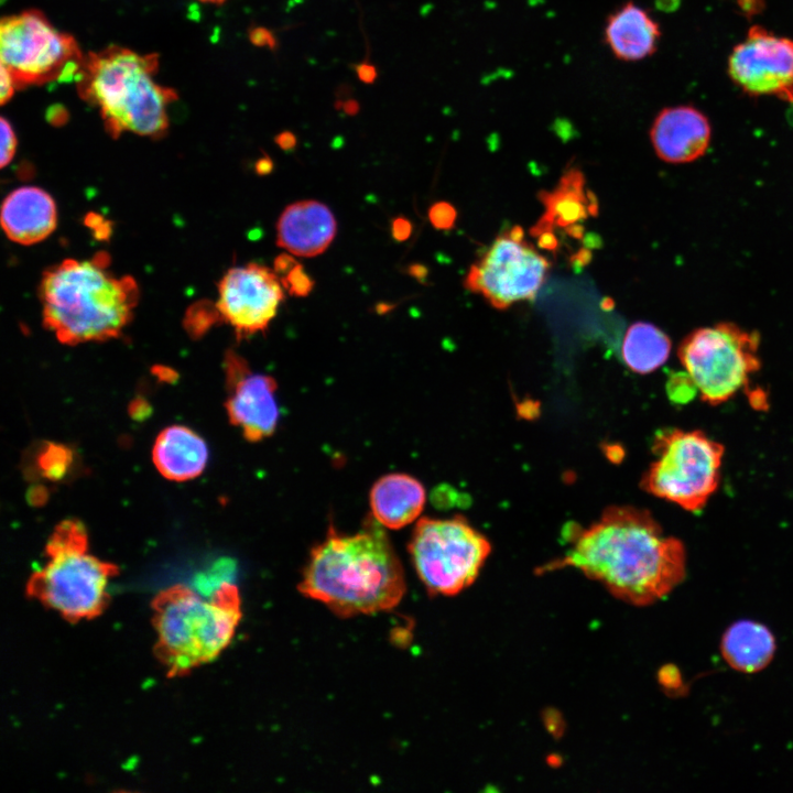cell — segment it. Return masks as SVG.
<instances>
[{"instance_id":"16","label":"cell","mask_w":793,"mask_h":793,"mask_svg":"<svg viewBox=\"0 0 793 793\" xmlns=\"http://www.w3.org/2000/svg\"><path fill=\"white\" fill-rule=\"evenodd\" d=\"M337 230L332 210L317 200H301L285 207L276 222V245L289 253L312 258L323 253Z\"/></svg>"},{"instance_id":"14","label":"cell","mask_w":793,"mask_h":793,"mask_svg":"<svg viewBox=\"0 0 793 793\" xmlns=\"http://www.w3.org/2000/svg\"><path fill=\"white\" fill-rule=\"evenodd\" d=\"M225 372L228 391L225 406L230 423L250 442L271 436L280 416L275 380L252 372L248 362L232 350L226 354Z\"/></svg>"},{"instance_id":"23","label":"cell","mask_w":793,"mask_h":793,"mask_svg":"<svg viewBox=\"0 0 793 793\" xmlns=\"http://www.w3.org/2000/svg\"><path fill=\"white\" fill-rule=\"evenodd\" d=\"M671 340L655 325L647 322L632 324L622 341L623 361L632 371L649 373L660 368L669 358Z\"/></svg>"},{"instance_id":"25","label":"cell","mask_w":793,"mask_h":793,"mask_svg":"<svg viewBox=\"0 0 793 793\" xmlns=\"http://www.w3.org/2000/svg\"><path fill=\"white\" fill-rule=\"evenodd\" d=\"M216 304L200 301L194 304L186 313L185 327L193 336L204 334L213 324L220 321Z\"/></svg>"},{"instance_id":"15","label":"cell","mask_w":793,"mask_h":793,"mask_svg":"<svg viewBox=\"0 0 793 793\" xmlns=\"http://www.w3.org/2000/svg\"><path fill=\"white\" fill-rule=\"evenodd\" d=\"M711 127L706 115L689 105L663 108L654 118L650 140L656 155L673 164L702 157L710 143Z\"/></svg>"},{"instance_id":"37","label":"cell","mask_w":793,"mask_h":793,"mask_svg":"<svg viewBox=\"0 0 793 793\" xmlns=\"http://www.w3.org/2000/svg\"><path fill=\"white\" fill-rule=\"evenodd\" d=\"M539 237V245L548 250H555L557 242L555 236L551 231H544Z\"/></svg>"},{"instance_id":"12","label":"cell","mask_w":793,"mask_h":793,"mask_svg":"<svg viewBox=\"0 0 793 793\" xmlns=\"http://www.w3.org/2000/svg\"><path fill=\"white\" fill-rule=\"evenodd\" d=\"M727 72L750 97L772 96L793 101V40L761 25L749 29L731 51Z\"/></svg>"},{"instance_id":"7","label":"cell","mask_w":793,"mask_h":793,"mask_svg":"<svg viewBox=\"0 0 793 793\" xmlns=\"http://www.w3.org/2000/svg\"><path fill=\"white\" fill-rule=\"evenodd\" d=\"M652 452L656 459L642 488L686 511H700L719 486L724 446L698 430L670 428L655 435Z\"/></svg>"},{"instance_id":"17","label":"cell","mask_w":793,"mask_h":793,"mask_svg":"<svg viewBox=\"0 0 793 793\" xmlns=\"http://www.w3.org/2000/svg\"><path fill=\"white\" fill-rule=\"evenodd\" d=\"M56 222L55 202L40 187H19L3 200L1 226L17 243L29 246L44 240L54 231Z\"/></svg>"},{"instance_id":"9","label":"cell","mask_w":793,"mask_h":793,"mask_svg":"<svg viewBox=\"0 0 793 793\" xmlns=\"http://www.w3.org/2000/svg\"><path fill=\"white\" fill-rule=\"evenodd\" d=\"M409 551L427 591L454 596L476 580L491 545L460 515L422 518L415 525Z\"/></svg>"},{"instance_id":"22","label":"cell","mask_w":793,"mask_h":793,"mask_svg":"<svg viewBox=\"0 0 793 793\" xmlns=\"http://www.w3.org/2000/svg\"><path fill=\"white\" fill-rule=\"evenodd\" d=\"M539 197L545 213L531 229L533 236L551 231L554 226H568L597 211L596 202L584 194V177L576 169L567 171L553 192L540 193Z\"/></svg>"},{"instance_id":"3","label":"cell","mask_w":793,"mask_h":793,"mask_svg":"<svg viewBox=\"0 0 793 793\" xmlns=\"http://www.w3.org/2000/svg\"><path fill=\"white\" fill-rule=\"evenodd\" d=\"M109 257L65 259L40 284L44 326L66 345L115 338L132 318L139 287L130 275L108 270Z\"/></svg>"},{"instance_id":"33","label":"cell","mask_w":793,"mask_h":793,"mask_svg":"<svg viewBox=\"0 0 793 793\" xmlns=\"http://www.w3.org/2000/svg\"><path fill=\"white\" fill-rule=\"evenodd\" d=\"M86 220L87 225L97 232V237H107L110 229L107 227L104 218L96 214H90L87 216Z\"/></svg>"},{"instance_id":"36","label":"cell","mask_w":793,"mask_h":793,"mask_svg":"<svg viewBox=\"0 0 793 793\" xmlns=\"http://www.w3.org/2000/svg\"><path fill=\"white\" fill-rule=\"evenodd\" d=\"M762 4L763 0H738L739 8L747 15L758 13L762 9Z\"/></svg>"},{"instance_id":"41","label":"cell","mask_w":793,"mask_h":793,"mask_svg":"<svg viewBox=\"0 0 793 793\" xmlns=\"http://www.w3.org/2000/svg\"><path fill=\"white\" fill-rule=\"evenodd\" d=\"M198 1L205 2V3H213V4H222L227 0H198Z\"/></svg>"},{"instance_id":"32","label":"cell","mask_w":793,"mask_h":793,"mask_svg":"<svg viewBox=\"0 0 793 793\" xmlns=\"http://www.w3.org/2000/svg\"><path fill=\"white\" fill-rule=\"evenodd\" d=\"M298 262L295 260L293 254L282 253L274 259L273 270L279 275V278H282Z\"/></svg>"},{"instance_id":"13","label":"cell","mask_w":793,"mask_h":793,"mask_svg":"<svg viewBox=\"0 0 793 793\" xmlns=\"http://www.w3.org/2000/svg\"><path fill=\"white\" fill-rule=\"evenodd\" d=\"M279 275L268 267L248 263L229 269L218 283L216 307L237 337L264 332L284 298Z\"/></svg>"},{"instance_id":"5","label":"cell","mask_w":793,"mask_h":793,"mask_svg":"<svg viewBox=\"0 0 793 793\" xmlns=\"http://www.w3.org/2000/svg\"><path fill=\"white\" fill-rule=\"evenodd\" d=\"M154 654L167 677H182L214 661L231 642L241 620L238 587L220 583L209 597L184 584L160 590L151 602Z\"/></svg>"},{"instance_id":"21","label":"cell","mask_w":793,"mask_h":793,"mask_svg":"<svg viewBox=\"0 0 793 793\" xmlns=\"http://www.w3.org/2000/svg\"><path fill=\"white\" fill-rule=\"evenodd\" d=\"M720 650L734 670L756 673L769 665L775 652V639L762 623L739 620L724 633Z\"/></svg>"},{"instance_id":"26","label":"cell","mask_w":793,"mask_h":793,"mask_svg":"<svg viewBox=\"0 0 793 793\" xmlns=\"http://www.w3.org/2000/svg\"><path fill=\"white\" fill-rule=\"evenodd\" d=\"M283 287L293 296L305 297L314 287V281L304 270L303 265L297 263L285 275L280 278Z\"/></svg>"},{"instance_id":"29","label":"cell","mask_w":793,"mask_h":793,"mask_svg":"<svg viewBox=\"0 0 793 793\" xmlns=\"http://www.w3.org/2000/svg\"><path fill=\"white\" fill-rule=\"evenodd\" d=\"M250 42L259 47L275 50L278 41L273 32L264 26H253L249 30Z\"/></svg>"},{"instance_id":"34","label":"cell","mask_w":793,"mask_h":793,"mask_svg":"<svg viewBox=\"0 0 793 793\" xmlns=\"http://www.w3.org/2000/svg\"><path fill=\"white\" fill-rule=\"evenodd\" d=\"M356 73L360 80L370 84L374 82L377 77V70L374 66L369 63H360L356 66Z\"/></svg>"},{"instance_id":"19","label":"cell","mask_w":793,"mask_h":793,"mask_svg":"<svg viewBox=\"0 0 793 793\" xmlns=\"http://www.w3.org/2000/svg\"><path fill=\"white\" fill-rule=\"evenodd\" d=\"M152 459L159 472L174 481L199 476L208 459L205 441L183 425L164 428L155 439Z\"/></svg>"},{"instance_id":"10","label":"cell","mask_w":793,"mask_h":793,"mask_svg":"<svg viewBox=\"0 0 793 793\" xmlns=\"http://www.w3.org/2000/svg\"><path fill=\"white\" fill-rule=\"evenodd\" d=\"M84 56L76 40L39 10L1 20L0 62L17 88L75 79Z\"/></svg>"},{"instance_id":"18","label":"cell","mask_w":793,"mask_h":793,"mask_svg":"<svg viewBox=\"0 0 793 793\" xmlns=\"http://www.w3.org/2000/svg\"><path fill=\"white\" fill-rule=\"evenodd\" d=\"M661 39L659 23L641 6L629 1L612 11L604 26V40L621 62H639L655 53Z\"/></svg>"},{"instance_id":"31","label":"cell","mask_w":793,"mask_h":793,"mask_svg":"<svg viewBox=\"0 0 793 793\" xmlns=\"http://www.w3.org/2000/svg\"><path fill=\"white\" fill-rule=\"evenodd\" d=\"M391 231L395 240L404 241L411 236L412 224L406 218L398 217L392 221Z\"/></svg>"},{"instance_id":"6","label":"cell","mask_w":793,"mask_h":793,"mask_svg":"<svg viewBox=\"0 0 793 793\" xmlns=\"http://www.w3.org/2000/svg\"><path fill=\"white\" fill-rule=\"evenodd\" d=\"M45 555V565L26 582V596L68 622L100 616L109 601V580L119 569L89 553L84 524L78 520L58 523L46 542Z\"/></svg>"},{"instance_id":"30","label":"cell","mask_w":793,"mask_h":793,"mask_svg":"<svg viewBox=\"0 0 793 793\" xmlns=\"http://www.w3.org/2000/svg\"><path fill=\"white\" fill-rule=\"evenodd\" d=\"M15 89H17V87H15V84H14L11 75L8 73V70L3 66H1V70H0V102H1V105H4L7 101H9L11 99Z\"/></svg>"},{"instance_id":"24","label":"cell","mask_w":793,"mask_h":793,"mask_svg":"<svg viewBox=\"0 0 793 793\" xmlns=\"http://www.w3.org/2000/svg\"><path fill=\"white\" fill-rule=\"evenodd\" d=\"M73 454L70 448L58 443L45 444L36 458L41 475L50 480L62 479L70 468Z\"/></svg>"},{"instance_id":"38","label":"cell","mask_w":793,"mask_h":793,"mask_svg":"<svg viewBox=\"0 0 793 793\" xmlns=\"http://www.w3.org/2000/svg\"><path fill=\"white\" fill-rule=\"evenodd\" d=\"M273 170V162L270 156L264 155L256 163V171L259 175H267Z\"/></svg>"},{"instance_id":"2","label":"cell","mask_w":793,"mask_h":793,"mask_svg":"<svg viewBox=\"0 0 793 793\" xmlns=\"http://www.w3.org/2000/svg\"><path fill=\"white\" fill-rule=\"evenodd\" d=\"M382 528L371 517L354 534L330 530L312 550L298 590L340 617L395 608L405 594V579Z\"/></svg>"},{"instance_id":"27","label":"cell","mask_w":793,"mask_h":793,"mask_svg":"<svg viewBox=\"0 0 793 793\" xmlns=\"http://www.w3.org/2000/svg\"><path fill=\"white\" fill-rule=\"evenodd\" d=\"M1 154H0V161H1V167H4L7 164H9L17 151V137L15 132L11 126V123L6 119L1 118Z\"/></svg>"},{"instance_id":"20","label":"cell","mask_w":793,"mask_h":793,"mask_svg":"<svg viewBox=\"0 0 793 793\" xmlns=\"http://www.w3.org/2000/svg\"><path fill=\"white\" fill-rule=\"evenodd\" d=\"M425 504L422 484L406 474L379 478L370 491L372 517L388 529H401L413 522Z\"/></svg>"},{"instance_id":"40","label":"cell","mask_w":793,"mask_h":793,"mask_svg":"<svg viewBox=\"0 0 793 793\" xmlns=\"http://www.w3.org/2000/svg\"><path fill=\"white\" fill-rule=\"evenodd\" d=\"M358 109V104L355 100H348L344 104V111L349 115H354Z\"/></svg>"},{"instance_id":"35","label":"cell","mask_w":793,"mask_h":793,"mask_svg":"<svg viewBox=\"0 0 793 793\" xmlns=\"http://www.w3.org/2000/svg\"><path fill=\"white\" fill-rule=\"evenodd\" d=\"M274 141L282 150H292L297 140L293 132L283 131L275 135Z\"/></svg>"},{"instance_id":"11","label":"cell","mask_w":793,"mask_h":793,"mask_svg":"<svg viewBox=\"0 0 793 793\" xmlns=\"http://www.w3.org/2000/svg\"><path fill=\"white\" fill-rule=\"evenodd\" d=\"M548 268L547 259L523 240V230L513 227L470 267L465 286L481 294L493 307L504 309L535 298Z\"/></svg>"},{"instance_id":"4","label":"cell","mask_w":793,"mask_h":793,"mask_svg":"<svg viewBox=\"0 0 793 793\" xmlns=\"http://www.w3.org/2000/svg\"><path fill=\"white\" fill-rule=\"evenodd\" d=\"M159 54H139L110 45L84 56L75 77L82 99L96 106L106 131L161 138L169 127L167 108L177 93L154 80Z\"/></svg>"},{"instance_id":"28","label":"cell","mask_w":793,"mask_h":793,"mask_svg":"<svg viewBox=\"0 0 793 793\" xmlns=\"http://www.w3.org/2000/svg\"><path fill=\"white\" fill-rule=\"evenodd\" d=\"M428 218L435 228L449 229L456 220V210L450 204L439 202L430 208Z\"/></svg>"},{"instance_id":"1","label":"cell","mask_w":793,"mask_h":793,"mask_svg":"<svg viewBox=\"0 0 793 793\" xmlns=\"http://www.w3.org/2000/svg\"><path fill=\"white\" fill-rule=\"evenodd\" d=\"M568 537L572 546L564 557L543 571L575 567L628 604L651 605L685 577L683 543L664 535L648 510L609 507L587 528L572 524Z\"/></svg>"},{"instance_id":"8","label":"cell","mask_w":793,"mask_h":793,"mask_svg":"<svg viewBox=\"0 0 793 793\" xmlns=\"http://www.w3.org/2000/svg\"><path fill=\"white\" fill-rule=\"evenodd\" d=\"M759 346L757 332L721 322L691 332L677 352L702 400L718 405L732 398L760 369Z\"/></svg>"},{"instance_id":"39","label":"cell","mask_w":793,"mask_h":793,"mask_svg":"<svg viewBox=\"0 0 793 793\" xmlns=\"http://www.w3.org/2000/svg\"><path fill=\"white\" fill-rule=\"evenodd\" d=\"M409 274L415 279L422 280L426 276L427 270L424 265L412 264L409 267Z\"/></svg>"}]
</instances>
